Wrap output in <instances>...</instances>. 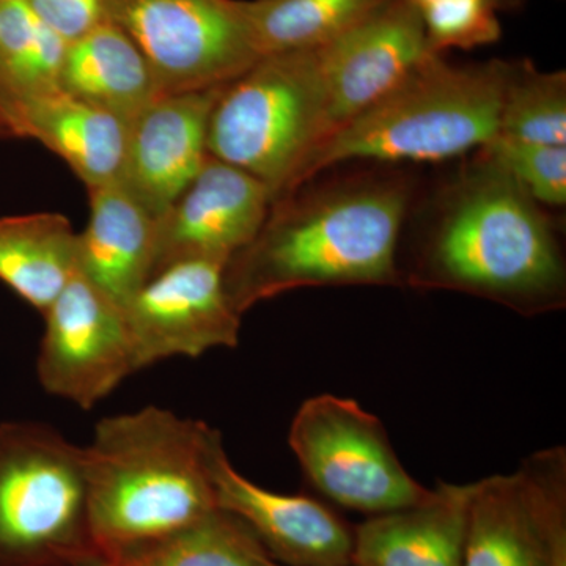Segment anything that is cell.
Wrapping results in <instances>:
<instances>
[{
    "label": "cell",
    "mask_w": 566,
    "mask_h": 566,
    "mask_svg": "<svg viewBox=\"0 0 566 566\" xmlns=\"http://www.w3.org/2000/svg\"><path fill=\"white\" fill-rule=\"evenodd\" d=\"M446 188L398 256L401 286L471 294L524 316L564 308L560 238L526 189L482 151Z\"/></svg>",
    "instance_id": "6da1fadb"
},
{
    "label": "cell",
    "mask_w": 566,
    "mask_h": 566,
    "mask_svg": "<svg viewBox=\"0 0 566 566\" xmlns=\"http://www.w3.org/2000/svg\"><path fill=\"white\" fill-rule=\"evenodd\" d=\"M412 185L359 175L297 189L271 205L255 238L223 270L241 316L262 301L315 286H401L398 253Z\"/></svg>",
    "instance_id": "7a4b0ae2"
},
{
    "label": "cell",
    "mask_w": 566,
    "mask_h": 566,
    "mask_svg": "<svg viewBox=\"0 0 566 566\" xmlns=\"http://www.w3.org/2000/svg\"><path fill=\"white\" fill-rule=\"evenodd\" d=\"M219 431L158 406L106 417L87 452L91 532L103 560L169 538L218 510Z\"/></svg>",
    "instance_id": "3957f363"
},
{
    "label": "cell",
    "mask_w": 566,
    "mask_h": 566,
    "mask_svg": "<svg viewBox=\"0 0 566 566\" xmlns=\"http://www.w3.org/2000/svg\"><path fill=\"white\" fill-rule=\"evenodd\" d=\"M509 71L510 61L458 66L431 54L319 144L290 193L345 163H439L480 150L497 134Z\"/></svg>",
    "instance_id": "277c9868"
},
{
    "label": "cell",
    "mask_w": 566,
    "mask_h": 566,
    "mask_svg": "<svg viewBox=\"0 0 566 566\" xmlns=\"http://www.w3.org/2000/svg\"><path fill=\"white\" fill-rule=\"evenodd\" d=\"M323 114L316 48L264 55L219 93L208 122V155L262 181L277 202L323 140Z\"/></svg>",
    "instance_id": "5b68a950"
},
{
    "label": "cell",
    "mask_w": 566,
    "mask_h": 566,
    "mask_svg": "<svg viewBox=\"0 0 566 566\" xmlns=\"http://www.w3.org/2000/svg\"><path fill=\"white\" fill-rule=\"evenodd\" d=\"M87 452L36 422L0 424V566H77L98 556Z\"/></svg>",
    "instance_id": "8992f818"
},
{
    "label": "cell",
    "mask_w": 566,
    "mask_h": 566,
    "mask_svg": "<svg viewBox=\"0 0 566 566\" xmlns=\"http://www.w3.org/2000/svg\"><path fill=\"white\" fill-rule=\"evenodd\" d=\"M289 444L307 482L345 509L385 515L430 497L398 460L381 420L352 398L305 400L290 424Z\"/></svg>",
    "instance_id": "52a82bcc"
},
{
    "label": "cell",
    "mask_w": 566,
    "mask_h": 566,
    "mask_svg": "<svg viewBox=\"0 0 566 566\" xmlns=\"http://www.w3.org/2000/svg\"><path fill=\"white\" fill-rule=\"evenodd\" d=\"M163 95L223 87L259 61L237 0H103Z\"/></svg>",
    "instance_id": "ba28073f"
},
{
    "label": "cell",
    "mask_w": 566,
    "mask_h": 566,
    "mask_svg": "<svg viewBox=\"0 0 566 566\" xmlns=\"http://www.w3.org/2000/svg\"><path fill=\"white\" fill-rule=\"evenodd\" d=\"M463 566H566V450L469 483Z\"/></svg>",
    "instance_id": "9c48e42d"
},
{
    "label": "cell",
    "mask_w": 566,
    "mask_h": 566,
    "mask_svg": "<svg viewBox=\"0 0 566 566\" xmlns=\"http://www.w3.org/2000/svg\"><path fill=\"white\" fill-rule=\"evenodd\" d=\"M36 371L48 394L95 408L136 374L125 307L80 273L43 314Z\"/></svg>",
    "instance_id": "30bf717a"
},
{
    "label": "cell",
    "mask_w": 566,
    "mask_h": 566,
    "mask_svg": "<svg viewBox=\"0 0 566 566\" xmlns=\"http://www.w3.org/2000/svg\"><path fill=\"white\" fill-rule=\"evenodd\" d=\"M226 264L182 260L151 275L125 305L136 371L170 359L234 348L241 315L223 283Z\"/></svg>",
    "instance_id": "8fae6325"
},
{
    "label": "cell",
    "mask_w": 566,
    "mask_h": 566,
    "mask_svg": "<svg viewBox=\"0 0 566 566\" xmlns=\"http://www.w3.org/2000/svg\"><path fill=\"white\" fill-rule=\"evenodd\" d=\"M316 51L324 84L319 144L392 92L434 54L411 0H387Z\"/></svg>",
    "instance_id": "7c38bea8"
},
{
    "label": "cell",
    "mask_w": 566,
    "mask_h": 566,
    "mask_svg": "<svg viewBox=\"0 0 566 566\" xmlns=\"http://www.w3.org/2000/svg\"><path fill=\"white\" fill-rule=\"evenodd\" d=\"M271 205L262 181L208 155L199 174L156 219L153 274L182 260L229 262L262 229Z\"/></svg>",
    "instance_id": "4fadbf2b"
},
{
    "label": "cell",
    "mask_w": 566,
    "mask_h": 566,
    "mask_svg": "<svg viewBox=\"0 0 566 566\" xmlns=\"http://www.w3.org/2000/svg\"><path fill=\"white\" fill-rule=\"evenodd\" d=\"M208 464L218 509L238 517L274 560L286 566L353 564L354 528L329 506L245 479L230 463L221 433L212 441Z\"/></svg>",
    "instance_id": "5bb4252c"
},
{
    "label": "cell",
    "mask_w": 566,
    "mask_h": 566,
    "mask_svg": "<svg viewBox=\"0 0 566 566\" xmlns=\"http://www.w3.org/2000/svg\"><path fill=\"white\" fill-rule=\"evenodd\" d=\"M222 87L163 95L129 123L118 185L159 219L202 169L208 122Z\"/></svg>",
    "instance_id": "9a60e30c"
},
{
    "label": "cell",
    "mask_w": 566,
    "mask_h": 566,
    "mask_svg": "<svg viewBox=\"0 0 566 566\" xmlns=\"http://www.w3.org/2000/svg\"><path fill=\"white\" fill-rule=\"evenodd\" d=\"M17 139H33L69 164L88 189L120 180L129 123L59 88L11 115Z\"/></svg>",
    "instance_id": "2e32d148"
},
{
    "label": "cell",
    "mask_w": 566,
    "mask_h": 566,
    "mask_svg": "<svg viewBox=\"0 0 566 566\" xmlns=\"http://www.w3.org/2000/svg\"><path fill=\"white\" fill-rule=\"evenodd\" d=\"M468 485L439 482L422 504L354 528V566H463Z\"/></svg>",
    "instance_id": "e0dca14e"
},
{
    "label": "cell",
    "mask_w": 566,
    "mask_h": 566,
    "mask_svg": "<svg viewBox=\"0 0 566 566\" xmlns=\"http://www.w3.org/2000/svg\"><path fill=\"white\" fill-rule=\"evenodd\" d=\"M88 193L91 216L77 233L80 274L125 307L151 277L156 219L118 182Z\"/></svg>",
    "instance_id": "ac0fdd59"
},
{
    "label": "cell",
    "mask_w": 566,
    "mask_h": 566,
    "mask_svg": "<svg viewBox=\"0 0 566 566\" xmlns=\"http://www.w3.org/2000/svg\"><path fill=\"white\" fill-rule=\"evenodd\" d=\"M59 87L128 122L163 96L136 44L107 20L69 43Z\"/></svg>",
    "instance_id": "d6986e66"
},
{
    "label": "cell",
    "mask_w": 566,
    "mask_h": 566,
    "mask_svg": "<svg viewBox=\"0 0 566 566\" xmlns=\"http://www.w3.org/2000/svg\"><path fill=\"white\" fill-rule=\"evenodd\" d=\"M77 273V233L66 216L0 218V281L41 315Z\"/></svg>",
    "instance_id": "ffe728a7"
},
{
    "label": "cell",
    "mask_w": 566,
    "mask_h": 566,
    "mask_svg": "<svg viewBox=\"0 0 566 566\" xmlns=\"http://www.w3.org/2000/svg\"><path fill=\"white\" fill-rule=\"evenodd\" d=\"M387 0H237L260 57L314 50L359 24Z\"/></svg>",
    "instance_id": "44dd1931"
},
{
    "label": "cell",
    "mask_w": 566,
    "mask_h": 566,
    "mask_svg": "<svg viewBox=\"0 0 566 566\" xmlns=\"http://www.w3.org/2000/svg\"><path fill=\"white\" fill-rule=\"evenodd\" d=\"M66 48L25 0H0V96L10 123L18 106L61 88Z\"/></svg>",
    "instance_id": "7402d4cb"
},
{
    "label": "cell",
    "mask_w": 566,
    "mask_h": 566,
    "mask_svg": "<svg viewBox=\"0 0 566 566\" xmlns=\"http://www.w3.org/2000/svg\"><path fill=\"white\" fill-rule=\"evenodd\" d=\"M104 562L111 566H282L238 517L221 509L169 538Z\"/></svg>",
    "instance_id": "603a6c76"
},
{
    "label": "cell",
    "mask_w": 566,
    "mask_h": 566,
    "mask_svg": "<svg viewBox=\"0 0 566 566\" xmlns=\"http://www.w3.org/2000/svg\"><path fill=\"white\" fill-rule=\"evenodd\" d=\"M495 136L528 144L566 145L565 71L546 73L528 61L510 62Z\"/></svg>",
    "instance_id": "cb8c5ba5"
},
{
    "label": "cell",
    "mask_w": 566,
    "mask_h": 566,
    "mask_svg": "<svg viewBox=\"0 0 566 566\" xmlns=\"http://www.w3.org/2000/svg\"><path fill=\"white\" fill-rule=\"evenodd\" d=\"M424 25L434 54L447 50H474L495 43L502 35L499 11L523 0H411Z\"/></svg>",
    "instance_id": "d4e9b609"
},
{
    "label": "cell",
    "mask_w": 566,
    "mask_h": 566,
    "mask_svg": "<svg viewBox=\"0 0 566 566\" xmlns=\"http://www.w3.org/2000/svg\"><path fill=\"white\" fill-rule=\"evenodd\" d=\"M512 175L536 203H566V145L528 144L495 136L480 148Z\"/></svg>",
    "instance_id": "484cf974"
},
{
    "label": "cell",
    "mask_w": 566,
    "mask_h": 566,
    "mask_svg": "<svg viewBox=\"0 0 566 566\" xmlns=\"http://www.w3.org/2000/svg\"><path fill=\"white\" fill-rule=\"evenodd\" d=\"M25 3L66 43L81 39L106 21L103 0H25Z\"/></svg>",
    "instance_id": "4316f807"
},
{
    "label": "cell",
    "mask_w": 566,
    "mask_h": 566,
    "mask_svg": "<svg viewBox=\"0 0 566 566\" xmlns=\"http://www.w3.org/2000/svg\"><path fill=\"white\" fill-rule=\"evenodd\" d=\"M0 139H17L6 106H3L2 96H0Z\"/></svg>",
    "instance_id": "83f0119b"
},
{
    "label": "cell",
    "mask_w": 566,
    "mask_h": 566,
    "mask_svg": "<svg viewBox=\"0 0 566 566\" xmlns=\"http://www.w3.org/2000/svg\"><path fill=\"white\" fill-rule=\"evenodd\" d=\"M77 566H111L107 562H104L99 556L88 557L87 560L81 562Z\"/></svg>",
    "instance_id": "f1b7e54d"
},
{
    "label": "cell",
    "mask_w": 566,
    "mask_h": 566,
    "mask_svg": "<svg viewBox=\"0 0 566 566\" xmlns=\"http://www.w3.org/2000/svg\"><path fill=\"white\" fill-rule=\"evenodd\" d=\"M348 566H354V565H348Z\"/></svg>",
    "instance_id": "f546056e"
}]
</instances>
